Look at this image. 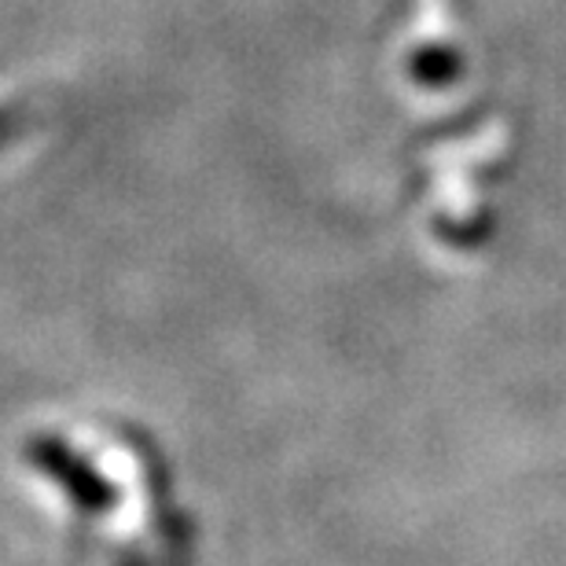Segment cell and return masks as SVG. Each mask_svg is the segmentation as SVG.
I'll use <instances>...</instances> for the list:
<instances>
[{
    "label": "cell",
    "instance_id": "4",
    "mask_svg": "<svg viewBox=\"0 0 566 566\" xmlns=\"http://www.w3.org/2000/svg\"><path fill=\"white\" fill-rule=\"evenodd\" d=\"M27 104H4L0 107V144H4L8 137H15V133L27 126Z\"/></svg>",
    "mask_w": 566,
    "mask_h": 566
},
{
    "label": "cell",
    "instance_id": "5",
    "mask_svg": "<svg viewBox=\"0 0 566 566\" xmlns=\"http://www.w3.org/2000/svg\"><path fill=\"white\" fill-rule=\"evenodd\" d=\"M118 566H147V559H144V552L137 545H129V548L118 552Z\"/></svg>",
    "mask_w": 566,
    "mask_h": 566
},
{
    "label": "cell",
    "instance_id": "1",
    "mask_svg": "<svg viewBox=\"0 0 566 566\" xmlns=\"http://www.w3.org/2000/svg\"><path fill=\"white\" fill-rule=\"evenodd\" d=\"M22 452H27V460L33 463V468H38L41 474H49V479L71 496L77 512L107 515L111 507L118 504L115 485H111L104 474L82 457V452L66 446L60 434H30Z\"/></svg>",
    "mask_w": 566,
    "mask_h": 566
},
{
    "label": "cell",
    "instance_id": "2",
    "mask_svg": "<svg viewBox=\"0 0 566 566\" xmlns=\"http://www.w3.org/2000/svg\"><path fill=\"white\" fill-rule=\"evenodd\" d=\"M133 452L140 460V474H144V490H147V504H151V523H155V537L158 548H163V566H196V548H191V518L174 507V496H169V471L163 457L147 446L144 438L133 441Z\"/></svg>",
    "mask_w": 566,
    "mask_h": 566
},
{
    "label": "cell",
    "instance_id": "3",
    "mask_svg": "<svg viewBox=\"0 0 566 566\" xmlns=\"http://www.w3.org/2000/svg\"><path fill=\"white\" fill-rule=\"evenodd\" d=\"M409 74L412 82L427 88H446L463 74V55L457 49H446V44H423V49L412 52Z\"/></svg>",
    "mask_w": 566,
    "mask_h": 566
}]
</instances>
